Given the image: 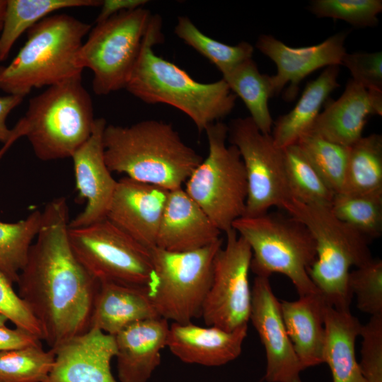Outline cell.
<instances>
[{
    "mask_svg": "<svg viewBox=\"0 0 382 382\" xmlns=\"http://www.w3.org/2000/svg\"><path fill=\"white\" fill-rule=\"evenodd\" d=\"M303 155L335 194L342 191L349 147L330 141L313 131L297 140Z\"/></svg>",
    "mask_w": 382,
    "mask_h": 382,
    "instance_id": "obj_33",
    "label": "cell"
},
{
    "mask_svg": "<svg viewBox=\"0 0 382 382\" xmlns=\"http://www.w3.org/2000/svg\"><path fill=\"white\" fill-rule=\"evenodd\" d=\"M24 97L7 95L0 97V141L11 145L15 140L12 138V130L6 124L8 114L21 103Z\"/></svg>",
    "mask_w": 382,
    "mask_h": 382,
    "instance_id": "obj_42",
    "label": "cell"
},
{
    "mask_svg": "<svg viewBox=\"0 0 382 382\" xmlns=\"http://www.w3.org/2000/svg\"><path fill=\"white\" fill-rule=\"evenodd\" d=\"M6 5V0H0V33L3 26L4 12Z\"/></svg>",
    "mask_w": 382,
    "mask_h": 382,
    "instance_id": "obj_44",
    "label": "cell"
},
{
    "mask_svg": "<svg viewBox=\"0 0 382 382\" xmlns=\"http://www.w3.org/2000/svg\"><path fill=\"white\" fill-rule=\"evenodd\" d=\"M42 212L35 210L15 223L0 221V272L13 284L25 266L33 241L41 224Z\"/></svg>",
    "mask_w": 382,
    "mask_h": 382,
    "instance_id": "obj_30",
    "label": "cell"
},
{
    "mask_svg": "<svg viewBox=\"0 0 382 382\" xmlns=\"http://www.w3.org/2000/svg\"><path fill=\"white\" fill-rule=\"evenodd\" d=\"M221 231L183 187L169 190L156 246L186 252L207 246L221 238Z\"/></svg>",
    "mask_w": 382,
    "mask_h": 382,
    "instance_id": "obj_19",
    "label": "cell"
},
{
    "mask_svg": "<svg viewBox=\"0 0 382 382\" xmlns=\"http://www.w3.org/2000/svg\"><path fill=\"white\" fill-rule=\"evenodd\" d=\"M359 335L361 373L366 382H382V315L373 316L361 325Z\"/></svg>",
    "mask_w": 382,
    "mask_h": 382,
    "instance_id": "obj_38",
    "label": "cell"
},
{
    "mask_svg": "<svg viewBox=\"0 0 382 382\" xmlns=\"http://www.w3.org/2000/svg\"><path fill=\"white\" fill-rule=\"evenodd\" d=\"M340 193L382 194V135L362 137L349 147L343 187Z\"/></svg>",
    "mask_w": 382,
    "mask_h": 382,
    "instance_id": "obj_29",
    "label": "cell"
},
{
    "mask_svg": "<svg viewBox=\"0 0 382 382\" xmlns=\"http://www.w3.org/2000/svg\"><path fill=\"white\" fill-rule=\"evenodd\" d=\"M340 220L368 238L382 234V194L349 195L337 193L330 206Z\"/></svg>",
    "mask_w": 382,
    "mask_h": 382,
    "instance_id": "obj_34",
    "label": "cell"
},
{
    "mask_svg": "<svg viewBox=\"0 0 382 382\" xmlns=\"http://www.w3.org/2000/svg\"><path fill=\"white\" fill-rule=\"evenodd\" d=\"M0 314L5 316L16 328L42 340V332L37 320L14 291L13 284L1 272Z\"/></svg>",
    "mask_w": 382,
    "mask_h": 382,
    "instance_id": "obj_40",
    "label": "cell"
},
{
    "mask_svg": "<svg viewBox=\"0 0 382 382\" xmlns=\"http://www.w3.org/2000/svg\"><path fill=\"white\" fill-rule=\"evenodd\" d=\"M10 147L8 144H4L3 148L0 150V158L4 155V154L8 150V149Z\"/></svg>",
    "mask_w": 382,
    "mask_h": 382,
    "instance_id": "obj_45",
    "label": "cell"
},
{
    "mask_svg": "<svg viewBox=\"0 0 382 382\" xmlns=\"http://www.w3.org/2000/svg\"><path fill=\"white\" fill-rule=\"evenodd\" d=\"M39 344L40 339L27 331L0 326V352Z\"/></svg>",
    "mask_w": 382,
    "mask_h": 382,
    "instance_id": "obj_41",
    "label": "cell"
},
{
    "mask_svg": "<svg viewBox=\"0 0 382 382\" xmlns=\"http://www.w3.org/2000/svg\"><path fill=\"white\" fill-rule=\"evenodd\" d=\"M266 354L265 380L267 382H302L303 370L283 321L280 301L269 277L255 276L251 289L250 319Z\"/></svg>",
    "mask_w": 382,
    "mask_h": 382,
    "instance_id": "obj_14",
    "label": "cell"
},
{
    "mask_svg": "<svg viewBox=\"0 0 382 382\" xmlns=\"http://www.w3.org/2000/svg\"><path fill=\"white\" fill-rule=\"evenodd\" d=\"M222 245L221 238L191 251L150 249L152 273L146 289L159 317L187 323L201 316L212 282L214 259Z\"/></svg>",
    "mask_w": 382,
    "mask_h": 382,
    "instance_id": "obj_9",
    "label": "cell"
},
{
    "mask_svg": "<svg viewBox=\"0 0 382 382\" xmlns=\"http://www.w3.org/2000/svg\"><path fill=\"white\" fill-rule=\"evenodd\" d=\"M91 25L66 13L42 19L7 66H0V89L25 97L34 88L51 86L82 76L77 54Z\"/></svg>",
    "mask_w": 382,
    "mask_h": 382,
    "instance_id": "obj_4",
    "label": "cell"
},
{
    "mask_svg": "<svg viewBox=\"0 0 382 382\" xmlns=\"http://www.w3.org/2000/svg\"><path fill=\"white\" fill-rule=\"evenodd\" d=\"M146 0H105L102 1L100 11L96 23H100L122 11L143 7Z\"/></svg>",
    "mask_w": 382,
    "mask_h": 382,
    "instance_id": "obj_43",
    "label": "cell"
},
{
    "mask_svg": "<svg viewBox=\"0 0 382 382\" xmlns=\"http://www.w3.org/2000/svg\"><path fill=\"white\" fill-rule=\"evenodd\" d=\"M175 35L185 44L206 57L224 74L253 57L254 47L247 42L228 45L204 34L187 16H179Z\"/></svg>",
    "mask_w": 382,
    "mask_h": 382,
    "instance_id": "obj_31",
    "label": "cell"
},
{
    "mask_svg": "<svg viewBox=\"0 0 382 382\" xmlns=\"http://www.w3.org/2000/svg\"><path fill=\"white\" fill-rule=\"evenodd\" d=\"M8 321V319L0 314V326L1 325H6V323Z\"/></svg>",
    "mask_w": 382,
    "mask_h": 382,
    "instance_id": "obj_46",
    "label": "cell"
},
{
    "mask_svg": "<svg viewBox=\"0 0 382 382\" xmlns=\"http://www.w3.org/2000/svg\"><path fill=\"white\" fill-rule=\"evenodd\" d=\"M347 34L337 33L319 44L301 47L288 46L271 35H260L255 47L273 61L277 69L275 75L270 76L272 97L289 84L284 98L291 100L308 75L325 66L342 65Z\"/></svg>",
    "mask_w": 382,
    "mask_h": 382,
    "instance_id": "obj_15",
    "label": "cell"
},
{
    "mask_svg": "<svg viewBox=\"0 0 382 382\" xmlns=\"http://www.w3.org/2000/svg\"><path fill=\"white\" fill-rule=\"evenodd\" d=\"M323 361L331 371L333 382H366L355 354V342L361 324L350 311L326 304Z\"/></svg>",
    "mask_w": 382,
    "mask_h": 382,
    "instance_id": "obj_25",
    "label": "cell"
},
{
    "mask_svg": "<svg viewBox=\"0 0 382 382\" xmlns=\"http://www.w3.org/2000/svg\"><path fill=\"white\" fill-rule=\"evenodd\" d=\"M168 192L125 176L117 182L105 218L151 249L156 246Z\"/></svg>",
    "mask_w": 382,
    "mask_h": 382,
    "instance_id": "obj_17",
    "label": "cell"
},
{
    "mask_svg": "<svg viewBox=\"0 0 382 382\" xmlns=\"http://www.w3.org/2000/svg\"><path fill=\"white\" fill-rule=\"evenodd\" d=\"M348 285L360 311L371 316L382 315L381 260L372 258L350 272Z\"/></svg>",
    "mask_w": 382,
    "mask_h": 382,
    "instance_id": "obj_37",
    "label": "cell"
},
{
    "mask_svg": "<svg viewBox=\"0 0 382 382\" xmlns=\"http://www.w3.org/2000/svg\"><path fill=\"white\" fill-rule=\"evenodd\" d=\"M69 221L64 197L46 204L36 241L16 283L18 296L40 326L42 340L53 349L90 329L100 286L72 251Z\"/></svg>",
    "mask_w": 382,
    "mask_h": 382,
    "instance_id": "obj_1",
    "label": "cell"
},
{
    "mask_svg": "<svg viewBox=\"0 0 382 382\" xmlns=\"http://www.w3.org/2000/svg\"><path fill=\"white\" fill-rule=\"evenodd\" d=\"M371 115H382V94L371 93L349 79L340 97L329 101L310 131L350 147L363 137Z\"/></svg>",
    "mask_w": 382,
    "mask_h": 382,
    "instance_id": "obj_21",
    "label": "cell"
},
{
    "mask_svg": "<svg viewBox=\"0 0 382 382\" xmlns=\"http://www.w3.org/2000/svg\"><path fill=\"white\" fill-rule=\"evenodd\" d=\"M154 16L139 7L117 13L91 29L77 62L82 69L91 70L96 95L125 88Z\"/></svg>",
    "mask_w": 382,
    "mask_h": 382,
    "instance_id": "obj_10",
    "label": "cell"
},
{
    "mask_svg": "<svg viewBox=\"0 0 382 382\" xmlns=\"http://www.w3.org/2000/svg\"><path fill=\"white\" fill-rule=\"evenodd\" d=\"M308 8L318 18L342 20L357 28L374 27L382 11V1L314 0Z\"/></svg>",
    "mask_w": 382,
    "mask_h": 382,
    "instance_id": "obj_36",
    "label": "cell"
},
{
    "mask_svg": "<svg viewBox=\"0 0 382 382\" xmlns=\"http://www.w3.org/2000/svg\"><path fill=\"white\" fill-rule=\"evenodd\" d=\"M283 209L305 225L314 239L316 257L308 273L318 292L332 307L349 311L353 297L348 285L350 269L373 258L369 238L340 220L330 206L292 198Z\"/></svg>",
    "mask_w": 382,
    "mask_h": 382,
    "instance_id": "obj_5",
    "label": "cell"
},
{
    "mask_svg": "<svg viewBox=\"0 0 382 382\" xmlns=\"http://www.w3.org/2000/svg\"><path fill=\"white\" fill-rule=\"evenodd\" d=\"M98 0H6L0 35V61L5 60L16 41L33 25L56 11L100 6Z\"/></svg>",
    "mask_w": 382,
    "mask_h": 382,
    "instance_id": "obj_28",
    "label": "cell"
},
{
    "mask_svg": "<svg viewBox=\"0 0 382 382\" xmlns=\"http://www.w3.org/2000/svg\"><path fill=\"white\" fill-rule=\"evenodd\" d=\"M54 360V349L41 344L1 352L0 382H43Z\"/></svg>",
    "mask_w": 382,
    "mask_h": 382,
    "instance_id": "obj_35",
    "label": "cell"
},
{
    "mask_svg": "<svg viewBox=\"0 0 382 382\" xmlns=\"http://www.w3.org/2000/svg\"><path fill=\"white\" fill-rule=\"evenodd\" d=\"M227 139L238 149L245 170L248 195L244 216H259L273 207L283 209L292 199L283 148L275 144L271 134L262 133L250 117L231 120Z\"/></svg>",
    "mask_w": 382,
    "mask_h": 382,
    "instance_id": "obj_12",
    "label": "cell"
},
{
    "mask_svg": "<svg viewBox=\"0 0 382 382\" xmlns=\"http://www.w3.org/2000/svg\"><path fill=\"white\" fill-rule=\"evenodd\" d=\"M94 121L91 98L79 77L32 98L12 131L18 138L25 136L36 157L47 161L71 158L90 137Z\"/></svg>",
    "mask_w": 382,
    "mask_h": 382,
    "instance_id": "obj_6",
    "label": "cell"
},
{
    "mask_svg": "<svg viewBox=\"0 0 382 382\" xmlns=\"http://www.w3.org/2000/svg\"><path fill=\"white\" fill-rule=\"evenodd\" d=\"M225 233L226 245L219 249L214 259L212 282L201 317L207 326L231 331L247 325L250 319L252 252L233 228Z\"/></svg>",
    "mask_w": 382,
    "mask_h": 382,
    "instance_id": "obj_13",
    "label": "cell"
},
{
    "mask_svg": "<svg viewBox=\"0 0 382 382\" xmlns=\"http://www.w3.org/2000/svg\"><path fill=\"white\" fill-rule=\"evenodd\" d=\"M103 143L111 173L168 190L182 187L204 158L170 124L156 120L129 126L107 125Z\"/></svg>",
    "mask_w": 382,
    "mask_h": 382,
    "instance_id": "obj_3",
    "label": "cell"
},
{
    "mask_svg": "<svg viewBox=\"0 0 382 382\" xmlns=\"http://www.w3.org/2000/svg\"><path fill=\"white\" fill-rule=\"evenodd\" d=\"M158 317L146 286L103 282L94 300L90 328L115 336L133 323Z\"/></svg>",
    "mask_w": 382,
    "mask_h": 382,
    "instance_id": "obj_23",
    "label": "cell"
},
{
    "mask_svg": "<svg viewBox=\"0 0 382 382\" xmlns=\"http://www.w3.org/2000/svg\"><path fill=\"white\" fill-rule=\"evenodd\" d=\"M168 330V320L158 317L133 323L114 336L120 382H147L161 363Z\"/></svg>",
    "mask_w": 382,
    "mask_h": 382,
    "instance_id": "obj_22",
    "label": "cell"
},
{
    "mask_svg": "<svg viewBox=\"0 0 382 382\" xmlns=\"http://www.w3.org/2000/svg\"><path fill=\"white\" fill-rule=\"evenodd\" d=\"M285 170L292 198L308 204L330 206L334 192L295 143L283 148Z\"/></svg>",
    "mask_w": 382,
    "mask_h": 382,
    "instance_id": "obj_32",
    "label": "cell"
},
{
    "mask_svg": "<svg viewBox=\"0 0 382 382\" xmlns=\"http://www.w3.org/2000/svg\"><path fill=\"white\" fill-rule=\"evenodd\" d=\"M248 324L228 331L216 326L172 323L166 347L183 362L207 366H221L241 353Z\"/></svg>",
    "mask_w": 382,
    "mask_h": 382,
    "instance_id": "obj_20",
    "label": "cell"
},
{
    "mask_svg": "<svg viewBox=\"0 0 382 382\" xmlns=\"http://www.w3.org/2000/svg\"><path fill=\"white\" fill-rule=\"evenodd\" d=\"M326 304L318 291L280 301L285 328L303 370L323 363Z\"/></svg>",
    "mask_w": 382,
    "mask_h": 382,
    "instance_id": "obj_24",
    "label": "cell"
},
{
    "mask_svg": "<svg viewBox=\"0 0 382 382\" xmlns=\"http://www.w3.org/2000/svg\"><path fill=\"white\" fill-rule=\"evenodd\" d=\"M162 19L155 14L125 89L147 104L163 103L186 114L199 132L229 115L237 96L221 79L212 83L194 80L185 70L156 55L163 42Z\"/></svg>",
    "mask_w": 382,
    "mask_h": 382,
    "instance_id": "obj_2",
    "label": "cell"
},
{
    "mask_svg": "<svg viewBox=\"0 0 382 382\" xmlns=\"http://www.w3.org/2000/svg\"><path fill=\"white\" fill-rule=\"evenodd\" d=\"M54 349V363L43 382H117L110 366L117 352L114 336L90 328Z\"/></svg>",
    "mask_w": 382,
    "mask_h": 382,
    "instance_id": "obj_18",
    "label": "cell"
},
{
    "mask_svg": "<svg viewBox=\"0 0 382 382\" xmlns=\"http://www.w3.org/2000/svg\"><path fill=\"white\" fill-rule=\"evenodd\" d=\"M208 154L186 180L185 191L222 232L244 216L245 170L238 149L226 145L228 126L219 121L206 130Z\"/></svg>",
    "mask_w": 382,
    "mask_h": 382,
    "instance_id": "obj_8",
    "label": "cell"
},
{
    "mask_svg": "<svg viewBox=\"0 0 382 382\" xmlns=\"http://www.w3.org/2000/svg\"><path fill=\"white\" fill-rule=\"evenodd\" d=\"M353 81L369 91L382 94V52L346 53L342 60Z\"/></svg>",
    "mask_w": 382,
    "mask_h": 382,
    "instance_id": "obj_39",
    "label": "cell"
},
{
    "mask_svg": "<svg viewBox=\"0 0 382 382\" xmlns=\"http://www.w3.org/2000/svg\"><path fill=\"white\" fill-rule=\"evenodd\" d=\"M106 125L104 118L95 119L90 137L71 157L76 187L86 204L69 221V228L86 226L105 218L117 182L104 158L103 136Z\"/></svg>",
    "mask_w": 382,
    "mask_h": 382,
    "instance_id": "obj_16",
    "label": "cell"
},
{
    "mask_svg": "<svg viewBox=\"0 0 382 382\" xmlns=\"http://www.w3.org/2000/svg\"><path fill=\"white\" fill-rule=\"evenodd\" d=\"M72 251L100 283L111 282L146 286L152 273L150 249L107 218L86 226L69 227Z\"/></svg>",
    "mask_w": 382,
    "mask_h": 382,
    "instance_id": "obj_11",
    "label": "cell"
},
{
    "mask_svg": "<svg viewBox=\"0 0 382 382\" xmlns=\"http://www.w3.org/2000/svg\"><path fill=\"white\" fill-rule=\"evenodd\" d=\"M232 228L251 249L250 270L255 276L282 274L291 280L299 296L318 291L308 273L316 257L315 241L301 221L287 213L267 212L256 216H243Z\"/></svg>",
    "mask_w": 382,
    "mask_h": 382,
    "instance_id": "obj_7",
    "label": "cell"
},
{
    "mask_svg": "<svg viewBox=\"0 0 382 382\" xmlns=\"http://www.w3.org/2000/svg\"><path fill=\"white\" fill-rule=\"evenodd\" d=\"M222 79L243 101L257 128L264 134H271L274 121L268 107L272 97L270 76L261 74L250 58L223 74Z\"/></svg>",
    "mask_w": 382,
    "mask_h": 382,
    "instance_id": "obj_27",
    "label": "cell"
},
{
    "mask_svg": "<svg viewBox=\"0 0 382 382\" xmlns=\"http://www.w3.org/2000/svg\"><path fill=\"white\" fill-rule=\"evenodd\" d=\"M340 66L326 67L317 79L308 82L294 108L274 122L271 135L275 144L284 148L309 132L330 94L340 85Z\"/></svg>",
    "mask_w": 382,
    "mask_h": 382,
    "instance_id": "obj_26",
    "label": "cell"
}]
</instances>
